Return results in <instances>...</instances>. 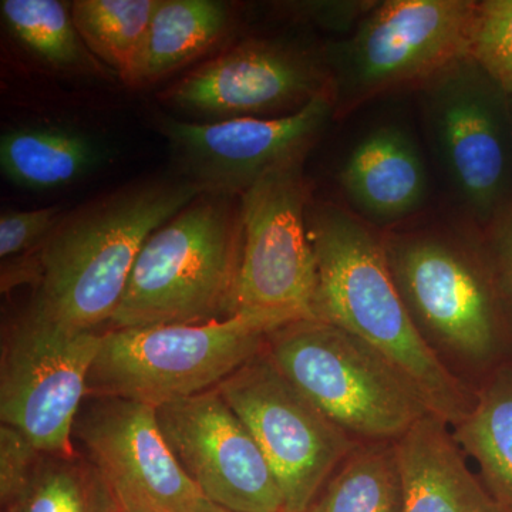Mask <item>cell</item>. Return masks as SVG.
Returning a JSON list of instances; mask_svg holds the SVG:
<instances>
[{"instance_id": "31", "label": "cell", "mask_w": 512, "mask_h": 512, "mask_svg": "<svg viewBox=\"0 0 512 512\" xmlns=\"http://www.w3.org/2000/svg\"><path fill=\"white\" fill-rule=\"evenodd\" d=\"M212 512H231V511H227V510H224V508H221V507H215L214 510H212Z\"/></svg>"}, {"instance_id": "24", "label": "cell", "mask_w": 512, "mask_h": 512, "mask_svg": "<svg viewBox=\"0 0 512 512\" xmlns=\"http://www.w3.org/2000/svg\"><path fill=\"white\" fill-rule=\"evenodd\" d=\"M160 0H76L72 16L89 52L126 76Z\"/></svg>"}, {"instance_id": "28", "label": "cell", "mask_w": 512, "mask_h": 512, "mask_svg": "<svg viewBox=\"0 0 512 512\" xmlns=\"http://www.w3.org/2000/svg\"><path fill=\"white\" fill-rule=\"evenodd\" d=\"M286 6L299 18L311 20L315 25L332 32L348 33L372 12L377 2L343 0V2H292Z\"/></svg>"}, {"instance_id": "26", "label": "cell", "mask_w": 512, "mask_h": 512, "mask_svg": "<svg viewBox=\"0 0 512 512\" xmlns=\"http://www.w3.org/2000/svg\"><path fill=\"white\" fill-rule=\"evenodd\" d=\"M64 212L59 205L37 210H5L0 214V259L15 261L32 255L52 234Z\"/></svg>"}, {"instance_id": "1", "label": "cell", "mask_w": 512, "mask_h": 512, "mask_svg": "<svg viewBox=\"0 0 512 512\" xmlns=\"http://www.w3.org/2000/svg\"><path fill=\"white\" fill-rule=\"evenodd\" d=\"M198 194L178 175L147 178L63 214L36 252L15 259L32 288L22 315L72 333L111 323L146 239Z\"/></svg>"}, {"instance_id": "2", "label": "cell", "mask_w": 512, "mask_h": 512, "mask_svg": "<svg viewBox=\"0 0 512 512\" xmlns=\"http://www.w3.org/2000/svg\"><path fill=\"white\" fill-rule=\"evenodd\" d=\"M318 271L313 316L339 326L399 370L431 413L457 426L474 404L417 328L394 282L386 247L366 225L332 204L308 208Z\"/></svg>"}, {"instance_id": "8", "label": "cell", "mask_w": 512, "mask_h": 512, "mask_svg": "<svg viewBox=\"0 0 512 512\" xmlns=\"http://www.w3.org/2000/svg\"><path fill=\"white\" fill-rule=\"evenodd\" d=\"M431 144L461 201L495 220L511 178L507 93L470 57L423 84Z\"/></svg>"}, {"instance_id": "10", "label": "cell", "mask_w": 512, "mask_h": 512, "mask_svg": "<svg viewBox=\"0 0 512 512\" xmlns=\"http://www.w3.org/2000/svg\"><path fill=\"white\" fill-rule=\"evenodd\" d=\"M336 114L332 92L274 119L180 120L158 114L178 177L201 192L241 197L265 175L303 163Z\"/></svg>"}, {"instance_id": "3", "label": "cell", "mask_w": 512, "mask_h": 512, "mask_svg": "<svg viewBox=\"0 0 512 512\" xmlns=\"http://www.w3.org/2000/svg\"><path fill=\"white\" fill-rule=\"evenodd\" d=\"M241 198L201 192L144 242L111 328L198 325L234 315Z\"/></svg>"}, {"instance_id": "19", "label": "cell", "mask_w": 512, "mask_h": 512, "mask_svg": "<svg viewBox=\"0 0 512 512\" xmlns=\"http://www.w3.org/2000/svg\"><path fill=\"white\" fill-rule=\"evenodd\" d=\"M101 160L99 144L73 128L18 127L0 137L3 177L23 190H63L96 170Z\"/></svg>"}, {"instance_id": "22", "label": "cell", "mask_w": 512, "mask_h": 512, "mask_svg": "<svg viewBox=\"0 0 512 512\" xmlns=\"http://www.w3.org/2000/svg\"><path fill=\"white\" fill-rule=\"evenodd\" d=\"M308 512H403L394 440L357 444Z\"/></svg>"}, {"instance_id": "29", "label": "cell", "mask_w": 512, "mask_h": 512, "mask_svg": "<svg viewBox=\"0 0 512 512\" xmlns=\"http://www.w3.org/2000/svg\"><path fill=\"white\" fill-rule=\"evenodd\" d=\"M493 252L498 279L512 309V208H505L495 218Z\"/></svg>"}, {"instance_id": "17", "label": "cell", "mask_w": 512, "mask_h": 512, "mask_svg": "<svg viewBox=\"0 0 512 512\" xmlns=\"http://www.w3.org/2000/svg\"><path fill=\"white\" fill-rule=\"evenodd\" d=\"M339 180L357 210L373 220H402L426 200L423 158L412 136L397 126H382L363 137Z\"/></svg>"}, {"instance_id": "18", "label": "cell", "mask_w": 512, "mask_h": 512, "mask_svg": "<svg viewBox=\"0 0 512 512\" xmlns=\"http://www.w3.org/2000/svg\"><path fill=\"white\" fill-rule=\"evenodd\" d=\"M229 20L222 2L160 0L123 83L144 89L187 66L227 33Z\"/></svg>"}, {"instance_id": "20", "label": "cell", "mask_w": 512, "mask_h": 512, "mask_svg": "<svg viewBox=\"0 0 512 512\" xmlns=\"http://www.w3.org/2000/svg\"><path fill=\"white\" fill-rule=\"evenodd\" d=\"M454 429L457 443L480 466L498 510L512 512V367L495 373Z\"/></svg>"}, {"instance_id": "23", "label": "cell", "mask_w": 512, "mask_h": 512, "mask_svg": "<svg viewBox=\"0 0 512 512\" xmlns=\"http://www.w3.org/2000/svg\"><path fill=\"white\" fill-rule=\"evenodd\" d=\"M6 28L26 50L53 69H94L96 62L77 32L72 6L57 0H2Z\"/></svg>"}, {"instance_id": "13", "label": "cell", "mask_w": 512, "mask_h": 512, "mask_svg": "<svg viewBox=\"0 0 512 512\" xmlns=\"http://www.w3.org/2000/svg\"><path fill=\"white\" fill-rule=\"evenodd\" d=\"M73 443L99 468L121 504L150 512H212L165 441L156 407L111 396H87Z\"/></svg>"}, {"instance_id": "11", "label": "cell", "mask_w": 512, "mask_h": 512, "mask_svg": "<svg viewBox=\"0 0 512 512\" xmlns=\"http://www.w3.org/2000/svg\"><path fill=\"white\" fill-rule=\"evenodd\" d=\"M242 256L234 315L289 311L315 319L318 271L308 231L303 163L265 175L241 197Z\"/></svg>"}, {"instance_id": "7", "label": "cell", "mask_w": 512, "mask_h": 512, "mask_svg": "<svg viewBox=\"0 0 512 512\" xmlns=\"http://www.w3.org/2000/svg\"><path fill=\"white\" fill-rule=\"evenodd\" d=\"M274 471L285 512H308L357 446L262 350L217 387Z\"/></svg>"}, {"instance_id": "30", "label": "cell", "mask_w": 512, "mask_h": 512, "mask_svg": "<svg viewBox=\"0 0 512 512\" xmlns=\"http://www.w3.org/2000/svg\"><path fill=\"white\" fill-rule=\"evenodd\" d=\"M120 512H150V511L144 510V508L137 507V505H133V504H121Z\"/></svg>"}, {"instance_id": "12", "label": "cell", "mask_w": 512, "mask_h": 512, "mask_svg": "<svg viewBox=\"0 0 512 512\" xmlns=\"http://www.w3.org/2000/svg\"><path fill=\"white\" fill-rule=\"evenodd\" d=\"M329 92L323 53L282 40L249 39L192 70L160 100L194 121L274 119Z\"/></svg>"}, {"instance_id": "6", "label": "cell", "mask_w": 512, "mask_h": 512, "mask_svg": "<svg viewBox=\"0 0 512 512\" xmlns=\"http://www.w3.org/2000/svg\"><path fill=\"white\" fill-rule=\"evenodd\" d=\"M478 2L387 0L323 56L338 111L379 94L426 84L468 57Z\"/></svg>"}, {"instance_id": "9", "label": "cell", "mask_w": 512, "mask_h": 512, "mask_svg": "<svg viewBox=\"0 0 512 512\" xmlns=\"http://www.w3.org/2000/svg\"><path fill=\"white\" fill-rule=\"evenodd\" d=\"M100 332L72 333L16 316L3 332L0 420L42 453L73 456V426L87 397Z\"/></svg>"}, {"instance_id": "4", "label": "cell", "mask_w": 512, "mask_h": 512, "mask_svg": "<svg viewBox=\"0 0 512 512\" xmlns=\"http://www.w3.org/2000/svg\"><path fill=\"white\" fill-rule=\"evenodd\" d=\"M306 319L289 311H242L198 325L110 328L101 333L87 396L157 407L215 389L265 349L269 335Z\"/></svg>"}, {"instance_id": "15", "label": "cell", "mask_w": 512, "mask_h": 512, "mask_svg": "<svg viewBox=\"0 0 512 512\" xmlns=\"http://www.w3.org/2000/svg\"><path fill=\"white\" fill-rule=\"evenodd\" d=\"M394 282L424 338L468 360L497 345L490 284L474 259L447 239L392 238L386 245Z\"/></svg>"}, {"instance_id": "21", "label": "cell", "mask_w": 512, "mask_h": 512, "mask_svg": "<svg viewBox=\"0 0 512 512\" xmlns=\"http://www.w3.org/2000/svg\"><path fill=\"white\" fill-rule=\"evenodd\" d=\"M5 512H120L116 491L92 461L42 453Z\"/></svg>"}, {"instance_id": "16", "label": "cell", "mask_w": 512, "mask_h": 512, "mask_svg": "<svg viewBox=\"0 0 512 512\" xmlns=\"http://www.w3.org/2000/svg\"><path fill=\"white\" fill-rule=\"evenodd\" d=\"M448 426L427 413L394 440L403 512H501L471 473Z\"/></svg>"}, {"instance_id": "25", "label": "cell", "mask_w": 512, "mask_h": 512, "mask_svg": "<svg viewBox=\"0 0 512 512\" xmlns=\"http://www.w3.org/2000/svg\"><path fill=\"white\" fill-rule=\"evenodd\" d=\"M468 57L512 97V0L478 2Z\"/></svg>"}, {"instance_id": "5", "label": "cell", "mask_w": 512, "mask_h": 512, "mask_svg": "<svg viewBox=\"0 0 512 512\" xmlns=\"http://www.w3.org/2000/svg\"><path fill=\"white\" fill-rule=\"evenodd\" d=\"M266 350L282 373L350 436L396 440L431 413L412 383L375 349L319 319L286 323Z\"/></svg>"}, {"instance_id": "14", "label": "cell", "mask_w": 512, "mask_h": 512, "mask_svg": "<svg viewBox=\"0 0 512 512\" xmlns=\"http://www.w3.org/2000/svg\"><path fill=\"white\" fill-rule=\"evenodd\" d=\"M156 412L165 441L208 501L231 512H285L261 447L217 387Z\"/></svg>"}, {"instance_id": "27", "label": "cell", "mask_w": 512, "mask_h": 512, "mask_svg": "<svg viewBox=\"0 0 512 512\" xmlns=\"http://www.w3.org/2000/svg\"><path fill=\"white\" fill-rule=\"evenodd\" d=\"M39 450L22 431L3 424L0 426V501L8 505L26 484L37 461Z\"/></svg>"}]
</instances>
